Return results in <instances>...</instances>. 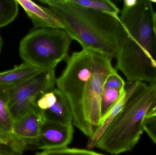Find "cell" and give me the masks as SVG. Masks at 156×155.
Masks as SVG:
<instances>
[{"instance_id": "6da1fadb", "label": "cell", "mask_w": 156, "mask_h": 155, "mask_svg": "<svg viewBox=\"0 0 156 155\" xmlns=\"http://www.w3.org/2000/svg\"><path fill=\"white\" fill-rule=\"evenodd\" d=\"M151 0H125L120 20L126 34L116 68L127 82L156 83V35Z\"/></svg>"}, {"instance_id": "7a4b0ae2", "label": "cell", "mask_w": 156, "mask_h": 155, "mask_svg": "<svg viewBox=\"0 0 156 155\" xmlns=\"http://www.w3.org/2000/svg\"><path fill=\"white\" fill-rule=\"evenodd\" d=\"M60 18L64 30L83 50L116 58L126 34L119 16L77 7L66 0H39Z\"/></svg>"}, {"instance_id": "3957f363", "label": "cell", "mask_w": 156, "mask_h": 155, "mask_svg": "<svg viewBox=\"0 0 156 155\" xmlns=\"http://www.w3.org/2000/svg\"><path fill=\"white\" fill-rule=\"evenodd\" d=\"M156 99V83L141 82L95 147L113 155L132 151L144 131V122Z\"/></svg>"}, {"instance_id": "277c9868", "label": "cell", "mask_w": 156, "mask_h": 155, "mask_svg": "<svg viewBox=\"0 0 156 155\" xmlns=\"http://www.w3.org/2000/svg\"><path fill=\"white\" fill-rule=\"evenodd\" d=\"M72 39L63 29L40 28L33 30L20 44L19 52L24 63L39 69H55L66 61Z\"/></svg>"}, {"instance_id": "5b68a950", "label": "cell", "mask_w": 156, "mask_h": 155, "mask_svg": "<svg viewBox=\"0 0 156 155\" xmlns=\"http://www.w3.org/2000/svg\"><path fill=\"white\" fill-rule=\"evenodd\" d=\"M112 59L94 52L92 74L82 91L80 98V131L89 138L95 133L102 123L101 99L108 76L117 72Z\"/></svg>"}, {"instance_id": "8992f818", "label": "cell", "mask_w": 156, "mask_h": 155, "mask_svg": "<svg viewBox=\"0 0 156 155\" xmlns=\"http://www.w3.org/2000/svg\"><path fill=\"white\" fill-rule=\"evenodd\" d=\"M55 70H48L15 86L8 88V105L14 120H17L44 94L55 88Z\"/></svg>"}, {"instance_id": "52a82bcc", "label": "cell", "mask_w": 156, "mask_h": 155, "mask_svg": "<svg viewBox=\"0 0 156 155\" xmlns=\"http://www.w3.org/2000/svg\"><path fill=\"white\" fill-rule=\"evenodd\" d=\"M44 111L37 104L14 122L13 133L16 138L28 147L34 149L38 144L44 122Z\"/></svg>"}, {"instance_id": "ba28073f", "label": "cell", "mask_w": 156, "mask_h": 155, "mask_svg": "<svg viewBox=\"0 0 156 155\" xmlns=\"http://www.w3.org/2000/svg\"><path fill=\"white\" fill-rule=\"evenodd\" d=\"M74 132L72 124L44 121L38 144L34 149L51 151L67 148L73 140Z\"/></svg>"}, {"instance_id": "9c48e42d", "label": "cell", "mask_w": 156, "mask_h": 155, "mask_svg": "<svg viewBox=\"0 0 156 155\" xmlns=\"http://www.w3.org/2000/svg\"><path fill=\"white\" fill-rule=\"evenodd\" d=\"M14 120L8 105V88L0 86V137L7 143L14 153L21 154L27 146L16 138L13 133Z\"/></svg>"}, {"instance_id": "30bf717a", "label": "cell", "mask_w": 156, "mask_h": 155, "mask_svg": "<svg viewBox=\"0 0 156 155\" xmlns=\"http://www.w3.org/2000/svg\"><path fill=\"white\" fill-rule=\"evenodd\" d=\"M24 10L37 29L50 28L64 30L58 15L50 8L41 6L31 0H16Z\"/></svg>"}, {"instance_id": "8fae6325", "label": "cell", "mask_w": 156, "mask_h": 155, "mask_svg": "<svg viewBox=\"0 0 156 155\" xmlns=\"http://www.w3.org/2000/svg\"><path fill=\"white\" fill-rule=\"evenodd\" d=\"M140 82L141 81H134L127 82L126 83L124 89L120 93V96L118 100L107 114L103 118L101 124L96 130L95 133L91 137L89 138L86 145V147L88 150L93 149L96 147L99 139L104 133L115 118L121 112L126 103Z\"/></svg>"}, {"instance_id": "7c38bea8", "label": "cell", "mask_w": 156, "mask_h": 155, "mask_svg": "<svg viewBox=\"0 0 156 155\" xmlns=\"http://www.w3.org/2000/svg\"><path fill=\"white\" fill-rule=\"evenodd\" d=\"M48 70L39 69L23 63L13 69L0 73V86L11 88L20 84Z\"/></svg>"}, {"instance_id": "4fadbf2b", "label": "cell", "mask_w": 156, "mask_h": 155, "mask_svg": "<svg viewBox=\"0 0 156 155\" xmlns=\"http://www.w3.org/2000/svg\"><path fill=\"white\" fill-rule=\"evenodd\" d=\"M55 92L56 102L51 108L44 111L45 121L63 125L72 124L73 116L67 100L57 88H55Z\"/></svg>"}, {"instance_id": "5bb4252c", "label": "cell", "mask_w": 156, "mask_h": 155, "mask_svg": "<svg viewBox=\"0 0 156 155\" xmlns=\"http://www.w3.org/2000/svg\"><path fill=\"white\" fill-rule=\"evenodd\" d=\"M67 2L77 7L93 10L119 16L120 10L113 2L109 0H66Z\"/></svg>"}, {"instance_id": "9a60e30c", "label": "cell", "mask_w": 156, "mask_h": 155, "mask_svg": "<svg viewBox=\"0 0 156 155\" xmlns=\"http://www.w3.org/2000/svg\"><path fill=\"white\" fill-rule=\"evenodd\" d=\"M18 5L16 0L0 1V28L15 19L18 14Z\"/></svg>"}, {"instance_id": "2e32d148", "label": "cell", "mask_w": 156, "mask_h": 155, "mask_svg": "<svg viewBox=\"0 0 156 155\" xmlns=\"http://www.w3.org/2000/svg\"><path fill=\"white\" fill-rule=\"evenodd\" d=\"M120 93L115 89L105 85L101 99V115L102 121L113 106L118 100Z\"/></svg>"}, {"instance_id": "e0dca14e", "label": "cell", "mask_w": 156, "mask_h": 155, "mask_svg": "<svg viewBox=\"0 0 156 155\" xmlns=\"http://www.w3.org/2000/svg\"><path fill=\"white\" fill-rule=\"evenodd\" d=\"M35 155H105L87 149L78 148H63L51 151L37 152Z\"/></svg>"}, {"instance_id": "ac0fdd59", "label": "cell", "mask_w": 156, "mask_h": 155, "mask_svg": "<svg viewBox=\"0 0 156 155\" xmlns=\"http://www.w3.org/2000/svg\"><path fill=\"white\" fill-rule=\"evenodd\" d=\"M55 89L44 94L37 101V104L41 110L43 111L48 110L55 103L57 97Z\"/></svg>"}, {"instance_id": "d6986e66", "label": "cell", "mask_w": 156, "mask_h": 155, "mask_svg": "<svg viewBox=\"0 0 156 155\" xmlns=\"http://www.w3.org/2000/svg\"><path fill=\"white\" fill-rule=\"evenodd\" d=\"M105 85L115 89L120 93L124 89L126 83L117 72H115L108 76Z\"/></svg>"}, {"instance_id": "ffe728a7", "label": "cell", "mask_w": 156, "mask_h": 155, "mask_svg": "<svg viewBox=\"0 0 156 155\" xmlns=\"http://www.w3.org/2000/svg\"><path fill=\"white\" fill-rule=\"evenodd\" d=\"M144 131L156 144V116L146 117L144 122Z\"/></svg>"}, {"instance_id": "44dd1931", "label": "cell", "mask_w": 156, "mask_h": 155, "mask_svg": "<svg viewBox=\"0 0 156 155\" xmlns=\"http://www.w3.org/2000/svg\"><path fill=\"white\" fill-rule=\"evenodd\" d=\"M154 116H156V99L146 117H151Z\"/></svg>"}, {"instance_id": "7402d4cb", "label": "cell", "mask_w": 156, "mask_h": 155, "mask_svg": "<svg viewBox=\"0 0 156 155\" xmlns=\"http://www.w3.org/2000/svg\"><path fill=\"white\" fill-rule=\"evenodd\" d=\"M154 30L155 32L156 35V12H155L154 14Z\"/></svg>"}, {"instance_id": "603a6c76", "label": "cell", "mask_w": 156, "mask_h": 155, "mask_svg": "<svg viewBox=\"0 0 156 155\" xmlns=\"http://www.w3.org/2000/svg\"><path fill=\"white\" fill-rule=\"evenodd\" d=\"M0 144L5 145L7 146L8 144H7L6 141H5L4 139L2 138V137H0Z\"/></svg>"}, {"instance_id": "cb8c5ba5", "label": "cell", "mask_w": 156, "mask_h": 155, "mask_svg": "<svg viewBox=\"0 0 156 155\" xmlns=\"http://www.w3.org/2000/svg\"><path fill=\"white\" fill-rule=\"evenodd\" d=\"M3 44V41L2 39L1 35H0V52H1V50H2Z\"/></svg>"}, {"instance_id": "d4e9b609", "label": "cell", "mask_w": 156, "mask_h": 155, "mask_svg": "<svg viewBox=\"0 0 156 155\" xmlns=\"http://www.w3.org/2000/svg\"><path fill=\"white\" fill-rule=\"evenodd\" d=\"M0 155H15L12 154H8L6 153H3V152H0Z\"/></svg>"}, {"instance_id": "484cf974", "label": "cell", "mask_w": 156, "mask_h": 155, "mask_svg": "<svg viewBox=\"0 0 156 155\" xmlns=\"http://www.w3.org/2000/svg\"><path fill=\"white\" fill-rule=\"evenodd\" d=\"M151 2H152V3H153V2L156 3V1H151Z\"/></svg>"}]
</instances>
